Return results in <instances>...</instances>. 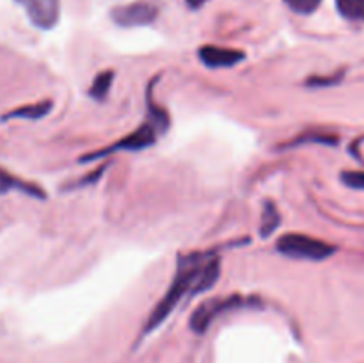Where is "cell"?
Instances as JSON below:
<instances>
[{
    "mask_svg": "<svg viewBox=\"0 0 364 363\" xmlns=\"http://www.w3.org/2000/svg\"><path fill=\"white\" fill-rule=\"evenodd\" d=\"M220 276V258L212 253H191L178 256V267L169 290L155 305L144 326V335L155 331L173 313L183 295L210 290Z\"/></svg>",
    "mask_w": 364,
    "mask_h": 363,
    "instance_id": "1",
    "label": "cell"
},
{
    "mask_svg": "<svg viewBox=\"0 0 364 363\" xmlns=\"http://www.w3.org/2000/svg\"><path fill=\"white\" fill-rule=\"evenodd\" d=\"M276 249L284 256L299 260H313V262H320V260L331 258L336 253V248L327 242L320 241V238L308 237L302 233H287L276 242Z\"/></svg>",
    "mask_w": 364,
    "mask_h": 363,
    "instance_id": "2",
    "label": "cell"
},
{
    "mask_svg": "<svg viewBox=\"0 0 364 363\" xmlns=\"http://www.w3.org/2000/svg\"><path fill=\"white\" fill-rule=\"evenodd\" d=\"M159 135H162V132H160L151 121L146 120V123H142L141 127L135 128L134 132L124 135V137L119 139L116 144L109 146V148L102 149V152H95L87 157H82V162H91V160L102 159V157L110 155V153H116V152H142V149L155 144Z\"/></svg>",
    "mask_w": 364,
    "mask_h": 363,
    "instance_id": "3",
    "label": "cell"
},
{
    "mask_svg": "<svg viewBox=\"0 0 364 363\" xmlns=\"http://www.w3.org/2000/svg\"><path fill=\"white\" fill-rule=\"evenodd\" d=\"M251 302L245 301L242 295L235 294L230 298H213L205 301L203 305L198 306L194 313L191 317V330L194 333H205L210 326H212L213 320L217 317H220L223 313L230 312V310H238L242 306H247Z\"/></svg>",
    "mask_w": 364,
    "mask_h": 363,
    "instance_id": "4",
    "label": "cell"
},
{
    "mask_svg": "<svg viewBox=\"0 0 364 363\" xmlns=\"http://www.w3.org/2000/svg\"><path fill=\"white\" fill-rule=\"evenodd\" d=\"M110 18L119 27H144L159 18V6L149 0H137V2L114 7L110 11Z\"/></svg>",
    "mask_w": 364,
    "mask_h": 363,
    "instance_id": "5",
    "label": "cell"
},
{
    "mask_svg": "<svg viewBox=\"0 0 364 363\" xmlns=\"http://www.w3.org/2000/svg\"><path fill=\"white\" fill-rule=\"evenodd\" d=\"M20 4L27 13L28 20L34 27L48 31L53 28L60 16V2L59 0H14Z\"/></svg>",
    "mask_w": 364,
    "mask_h": 363,
    "instance_id": "6",
    "label": "cell"
},
{
    "mask_svg": "<svg viewBox=\"0 0 364 363\" xmlns=\"http://www.w3.org/2000/svg\"><path fill=\"white\" fill-rule=\"evenodd\" d=\"M198 57L206 68H231L235 64L242 63L245 59V53L242 50L235 48H224V46L215 45H206L198 50Z\"/></svg>",
    "mask_w": 364,
    "mask_h": 363,
    "instance_id": "7",
    "label": "cell"
},
{
    "mask_svg": "<svg viewBox=\"0 0 364 363\" xmlns=\"http://www.w3.org/2000/svg\"><path fill=\"white\" fill-rule=\"evenodd\" d=\"M52 105L53 103L50 102V100H43V102H38V103H32V105H25V107H20V109H14L11 110L7 116H4L2 120H13V117H21V120H41V117H45L46 114L52 110Z\"/></svg>",
    "mask_w": 364,
    "mask_h": 363,
    "instance_id": "8",
    "label": "cell"
},
{
    "mask_svg": "<svg viewBox=\"0 0 364 363\" xmlns=\"http://www.w3.org/2000/svg\"><path fill=\"white\" fill-rule=\"evenodd\" d=\"M281 223V214L277 210L276 203L272 199H267L263 203V212H262V224H259V235L263 238H269L274 231L279 228Z\"/></svg>",
    "mask_w": 364,
    "mask_h": 363,
    "instance_id": "9",
    "label": "cell"
},
{
    "mask_svg": "<svg viewBox=\"0 0 364 363\" xmlns=\"http://www.w3.org/2000/svg\"><path fill=\"white\" fill-rule=\"evenodd\" d=\"M13 189L28 192V194L36 196V198H43V192L39 191L38 187H32V185L23 184V182L18 180V178H14L13 174H9L7 171L0 169V196L6 194V192H9V191H13Z\"/></svg>",
    "mask_w": 364,
    "mask_h": 363,
    "instance_id": "10",
    "label": "cell"
},
{
    "mask_svg": "<svg viewBox=\"0 0 364 363\" xmlns=\"http://www.w3.org/2000/svg\"><path fill=\"white\" fill-rule=\"evenodd\" d=\"M112 80H114V71L112 70H105L100 71L98 75L92 80L91 89H89V96L92 100H105L107 95H109L110 88H112Z\"/></svg>",
    "mask_w": 364,
    "mask_h": 363,
    "instance_id": "11",
    "label": "cell"
},
{
    "mask_svg": "<svg viewBox=\"0 0 364 363\" xmlns=\"http://www.w3.org/2000/svg\"><path fill=\"white\" fill-rule=\"evenodd\" d=\"M338 13L348 21H364V0H336Z\"/></svg>",
    "mask_w": 364,
    "mask_h": 363,
    "instance_id": "12",
    "label": "cell"
},
{
    "mask_svg": "<svg viewBox=\"0 0 364 363\" xmlns=\"http://www.w3.org/2000/svg\"><path fill=\"white\" fill-rule=\"evenodd\" d=\"M284 4H287L294 13L311 14L318 9L322 0H284Z\"/></svg>",
    "mask_w": 364,
    "mask_h": 363,
    "instance_id": "13",
    "label": "cell"
},
{
    "mask_svg": "<svg viewBox=\"0 0 364 363\" xmlns=\"http://www.w3.org/2000/svg\"><path fill=\"white\" fill-rule=\"evenodd\" d=\"M341 182L347 187L364 191V171H343L341 173Z\"/></svg>",
    "mask_w": 364,
    "mask_h": 363,
    "instance_id": "14",
    "label": "cell"
},
{
    "mask_svg": "<svg viewBox=\"0 0 364 363\" xmlns=\"http://www.w3.org/2000/svg\"><path fill=\"white\" fill-rule=\"evenodd\" d=\"M302 142H322V144H336L338 139L334 135H323V134H309L297 137L294 141V144H302Z\"/></svg>",
    "mask_w": 364,
    "mask_h": 363,
    "instance_id": "15",
    "label": "cell"
},
{
    "mask_svg": "<svg viewBox=\"0 0 364 363\" xmlns=\"http://www.w3.org/2000/svg\"><path fill=\"white\" fill-rule=\"evenodd\" d=\"M343 73H336L334 77H311L308 80V85H313V88H323V85H334L340 84Z\"/></svg>",
    "mask_w": 364,
    "mask_h": 363,
    "instance_id": "16",
    "label": "cell"
},
{
    "mask_svg": "<svg viewBox=\"0 0 364 363\" xmlns=\"http://www.w3.org/2000/svg\"><path fill=\"white\" fill-rule=\"evenodd\" d=\"M185 2H187V6L191 7V9H199V7L205 6L208 0H185Z\"/></svg>",
    "mask_w": 364,
    "mask_h": 363,
    "instance_id": "17",
    "label": "cell"
}]
</instances>
